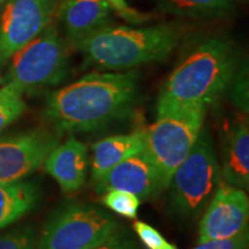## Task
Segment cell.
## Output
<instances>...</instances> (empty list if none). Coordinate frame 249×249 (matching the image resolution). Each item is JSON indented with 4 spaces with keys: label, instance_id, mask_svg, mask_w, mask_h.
<instances>
[{
    "label": "cell",
    "instance_id": "d6986e66",
    "mask_svg": "<svg viewBox=\"0 0 249 249\" xmlns=\"http://www.w3.org/2000/svg\"><path fill=\"white\" fill-rule=\"evenodd\" d=\"M103 203L120 216L135 219L140 208V198L124 191H110L103 194Z\"/></svg>",
    "mask_w": 249,
    "mask_h": 249
},
{
    "label": "cell",
    "instance_id": "484cf974",
    "mask_svg": "<svg viewBox=\"0 0 249 249\" xmlns=\"http://www.w3.org/2000/svg\"><path fill=\"white\" fill-rule=\"evenodd\" d=\"M5 1H6V0H0V8H1V6L5 4Z\"/></svg>",
    "mask_w": 249,
    "mask_h": 249
},
{
    "label": "cell",
    "instance_id": "4316f807",
    "mask_svg": "<svg viewBox=\"0 0 249 249\" xmlns=\"http://www.w3.org/2000/svg\"><path fill=\"white\" fill-rule=\"evenodd\" d=\"M174 249H177V248H174Z\"/></svg>",
    "mask_w": 249,
    "mask_h": 249
},
{
    "label": "cell",
    "instance_id": "ffe728a7",
    "mask_svg": "<svg viewBox=\"0 0 249 249\" xmlns=\"http://www.w3.org/2000/svg\"><path fill=\"white\" fill-rule=\"evenodd\" d=\"M37 232L33 225H20L0 234V249H37Z\"/></svg>",
    "mask_w": 249,
    "mask_h": 249
},
{
    "label": "cell",
    "instance_id": "cb8c5ba5",
    "mask_svg": "<svg viewBox=\"0 0 249 249\" xmlns=\"http://www.w3.org/2000/svg\"><path fill=\"white\" fill-rule=\"evenodd\" d=\"M113 11L117 12L118 15L128 21L129 23L140 24L148 20V15L140 13V12L130 7L127 0H105Z\"/></svg>",
    "mask_w": 249,
    "mask_h": 249
},
{
    "label": "cell",
    "instance_id": "9a60e30c",
    "mask_svg": "<svg viewBox=\"0 0 249 249\" xmlns=\"http://www.w3.org/2000/svg\"><path fill=\"white\" fill-rule=\"evenodd\" d=\"M145 149L144 130L113 135L92 145L91 176L97 181L108 171Z\"/></svg>",
    "mask_w": 249,
    "mask_h": 249
},
{
    "label": "cell",
    "instance_id": "6da1fadb",
    "mask_svg": "<svg viewBox=\"0 0 249 249\" xmlns=\"http://www.w3.org/2000/svg\"><path fill=\"white\" fill-rule=\"evenodd\" d=\"M138 89L136 71L87 74L49 96L44 117L57 132H91L128 114Z\"/></svg>",
    "mask_w": 249,
    "mask_h": 249
},
{
    "label": "cell",
    "instance_id": "30bf717a",
    "mask_svg": "<svg viewBox=\"0 0 249 249\" xmlns=\"http://www.w3.org/2000/svg\"><path fill=\"white\" fill-rule=\"evenodd\" d=\"M249 200L244 189L219 185L198 226V242L227 239L248 232Z\"/></svg>",
    "mask_w": 249,
    "mask_h": 249
},
{
    "label": "cell",
    "instance_id": "e0dca14e",
    "mask_svg": "<svg viewBox=\"0 0 249 249\" xmlns=\"http://www.w3.org/2000/svg\"><path fill=\"white\" fill-rule=\"evenodd\" d=\"M165 13L192 18H219L231 12L238 0H156Z\"/></svg>",
    "mask_w": 249,
    "mask_h": 249
},
{
    "label": "cell",
    "instance_id": "277c9868",
    "mask_svg": "<svg viewBox=\"0 0 249 249\" xmlns=\"http://www.w3.org/2000/svg\"><path fill=\"white\" fill-rule=\"evenodd\" d=\"M207 107L160 98L155 123L144 130L145 149L164 188L204 126Z\"/></svg>",
    "mask_w": 249,
    "mask_h": 249
},
{
    "label": "cell",
    "instance_id": "4fadbf2b",
    "mask_svg": "<svg viewBox=\"0 0 249 249\" xmlns=\"http://www.w3.org/2000/svg\"><path fill=\"white\" fill-rule=\"evenodd\" d=\"M46 172L65 193H73L85 185L88 169V148L74 136L59 143L44 161Z\"/></svg>",
    "mask_w": 249,
    "mask_h": 249
},
{
    "label": "cell",
    "instance_id": "2e32d148",
    "mask_svg": "<svg viewBox=\"0 0 249 249\" xmlns=\"http://www.w3.org/2000/svg\"><path fill=\"white\" fill-rule=\"evenodd\" d=\"M40 197L39 186L30 180L0 182V230L33 211Z\"/></svg>",
    "mask_w": 249,
    "mask_h": 249
},
{
    "label": "cell",
    "instance_id": "d4e9b609",
    "mask_svg": "<svg viewBox=\"0 0 249 249\" xmlns=\"http://www.w3.org/2000/svg\"><path fill=\"white\" fill-rule=\"evenodd\" d=\"M92 249H138L136 246L133 244L129 239L124 238L120 233H116L108 238L107 241H104L103 244L96 246Z\"/></svg>",
    "mask_w": 249,
    "mask_h": 249
},
{
    "label": "cell",
    "instance_id": "5b68a950",
    "mask_svg": "<svg viewBox=\"0 0 249 249\" xmlns=\"http://www.w3.org/2000/svg\"><path fill=\"white\" fill-rule=\"evenodd\" d=\"M70 68V43L54 24L12 55L2 85L23 96L43 91L61 83Z\"/></svg>",
    "mask_w": 249,
    "mask_h": 249
},
{
    "label": "cell",
    "instance_id": "3957f363",
    "mask_svg": "<svg viewBox=\"0 0 249 249\" xmlns=\"http://www.w3.org/2000/svg\"><path fill=\"white\" fill-rule=\"evenodd\" d=\"M238 70V58L230 40L211 37L195 45L174 68L160 98L208 105L217 102Z\"/></svg>",
    "mask_w": 249,
    "mask_h": 249
},
{
    "label": "cell",
    "instance_id": "52a82bcc",
    "mask_svg": "<svg viewBox=\"0 0 249 249\" xmlns=\"http://www.w3.org/2000/svg\"><path fill=\"white\" fill-rule=\"evenodd\" d=\"M117 232V222L105 211L68 203L50 214L37 239V249H92Z\"/></svg>",
    "mask_w": 249,
    "mask_h": 249
},
{
    "label": "cell",
    "instance_id": "ac0fdd59",
    "mask_svg": "<svg viewBox=\"0 0 249 249\" xmlns=\"http://www.w3.org/2000/svg\"><path fill=\"white\" fill-rule=\"evenodd\" d=\"M26 110L22 96L8 87L0 88V133L18 119Z\"/></svg>",
    "mask_w": 249,
    "mask_h": 249
},
{
    "label": "cell",
    "instance_id": "44dd1931",
    "mask_svg": "<svg viewBox=\"0 0 249 249\" xmlns=\"http://www.w3.org/2000/svg\"><path fill=\"white\" fill-rule=\"evenodd\" d=\"M233 104L248 113V73L247 66L238 67L229 87Z\"/></svg>",
    "mask_w": 249,
    "mask_h": 249
},
{
    "label": "cell",
    "instance_id": "ba28073f",
    "mask_svg": "<svg viewBox=\"0 0 249 249\" xmlns=\"http://www.w3.org/2000/svg\"><path fill=\"white\" fill-rule=\"evenodd\" d=\"M58 0H6L0 8V67L52 23Z\"/></svg>",
    "mask_w": 249,
    "mask_h": 249
},
{
    "label": "cell",
    "instance_id": "5bb4252c",
    "mask_svg": "<svg viewBox=\"0 0 249 249\" xmlns=\"http://www.w3.org/2000/svg\"><path fill=\"white\" fill-rule=\"evenodd\" d=\"M220 174L227 185L246 189L249 186V130L247 121L232 124L222 138Z\"/></svg>",
    "mask_w": 249,
    "mask_h": 249
},
{
    "label": "cell",
    "instance_id": "7a4b0ae2",
    "mask_svg": "<svg viewBox=\"0 0 249 249\" xmlns=\"http://www.w3.org/2000/svg\"><path fill=\"white\" fill-rule=\"evenodd\" d=\"M179 24L154 27H108L71 43L82 54L85 66L124 71L150 62L164 61L179 44Z\"/></svg>",
    "mask_w": 249,
    "mask_h": 249
},
{
    "label": "cell",
    "instance_id": "8992f818",
    "mask_svg": "<svg viewBox=\"0 0 249 249\" xmlns=\"http://www.w3.org/2000/svg\"><path fill=\"white\" fill-rule=\"evenodd\" d=\"M220 179V165L213 138L209 129L203 126L167 186L173 210L183 217L200 213L219 187Z\"/></svg>",
    "mask_w": 249,
    "mask_h": 249
},
{
    "label": "cell",
    "instance_id": "7c38bea8",
    "mask_svg": "<svg viewBox=\"0 0 249 249\" xmlns=\"http://www.w3.org/2000/svg\"><path fill=\"white\" fill-rule=\"evenodd\" d=\"M111 12L105 0H62L54 17L71 44L107 26Z\"/></svg>",
    "mask_w": 249,
    "mask_h": 249
},
{
    "label": "cell",
    "instance_id": "603a6c76",
    "mask_svg": "<svg viewBox=\"0 0 249 249\" xmlns=\"http://www.w3.org/2000/svg\"><path fill=\"white\" fill-rule=\"evenodd\" d=\"M194 249H249V235L245 232L232 238L198 242Z\"/></svg>",
    "mask_w": 249,
    "mask_h": 249
},
{
    "label": "cell",
    "instance_id": "7402d4cb",
    "mask_svg": "<svg viewBox=\"0 0 249 249\" xmlns=\"http://www.w3.org/2000/svg\"><path fill=\"white\" fill-rule=\"evenodd\" d=\"M134 231L139 235L140 240L149 249H174L176 246L171 245L164 239L157 230L144 222H135Z\"/></svg>",
    "mask_w": 249,
    "mask_h": 249
},
{
    "label": "cell",
    "instance_id": "9c48e42d",
    "mask_svg": "<svg viewBox=\"0 0 249 249\" xmlns=\"http://www.w3.org/2000/svg\"><path fill=\"white\" fill-rule=\"evenodd\" d=\"M59 144V134L34 128L0 139V182L22 180L44 165Z\"/></svg>",
    "mask_w": 249,
    "mask_h": 249
},
{
    "label": "cell",
    "instance_id": "8fae6325",
    "mask_svg": "<svg viewBox=\"0 0 249 249\" xmlns=\"http://www.w3.org/2000/svg\"><path fill=\"white\" fill-rule=\"evenodd\" d=\"M164 189L155 165L144 150L121 161L96 181V192L124 191L139 198L154 197Z\"/></svg>",
    "mask_w": 249,
    "mask_h": 249
}]
</instances>
